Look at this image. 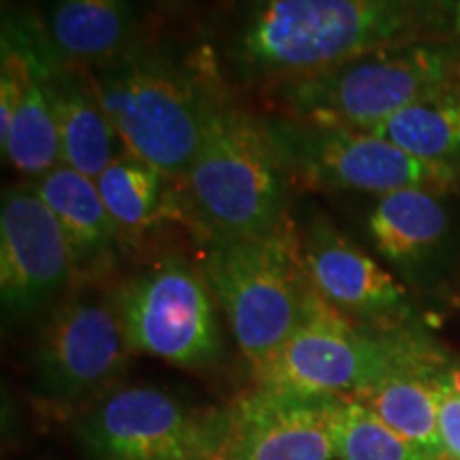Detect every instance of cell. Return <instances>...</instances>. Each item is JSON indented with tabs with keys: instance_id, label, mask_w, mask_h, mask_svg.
<instances>
[{
	"instance_id": "obj_16",
	"label": "cell",
	"mask_w": 460,
	"mask_h": 460,
	"mask_svg": "<svg viewBox=\"0 0 460 460\" xmlns=\"http://www.w3.org/2000/svg\"><path fill=\"white\" fill-rule=\"evenodd\" d=\"M41 22L56 56L84 71L111 65L146 39L135 0H49Z\"/></svg>"
},
{
	"instance_id": "obj_19",
	"label": "cell",
	"mask_w": 460,
	"mask_h": 460,
	"mask_svg": "<svg viewBox=\"0 0 460 460\" xmlns=\"http://www.w3.org/2000/svg\"><path fill=\"white\" fill-rule=\"evenodd\" d=\"M94 181L128 247L169 222L186 224L180 183L130 152L115 158Z\"/></svg>"
},
{
	"instance_id": "obj_6",
	"label": "cell",
	"mask_w": 460,
	"mask_h": 460,
	"mask_svg": "<svg viewBox=\"0 0 460 460\" xmlns=\"http://www.w3.org/2000/svg\"><path fill=\"white\" fill-rule=\"evenodd\" d=\"M199 269L252 369L269 360L322 303L305 273L295 216L262 237L199 239Z\"/></svg>"
},
{
	"instance_id": "obj_9",
	"label": "cell",
	"mask_w": 460,
	"mask_h": 460,
	"mask_svg": "<svg viewBox=\"0 0 460 460\" xmlns=\"http://www.w3.org/2000/svg\"><path fill=\"white\" fill-rule=\"evenodd\" d=\"M228 430V411L130 384L84 410L75 437L85 460H224Z\"/></svg>"
},
{
	"instance_id": "obj_7",
	"label": "cell",
	"mask_w": 460,
	"mask_h": 460,
	"mask_svg": "<svg viewBox=\"0 0 460 460\" xmlns=\"http://www.w3.org/2000/svg\"><path fill=\"white\" fill-rule=\"evenodd\" d=\"M109 295L132 354L192 371L220 365V307L186 254L164 252L119 279Z\"/></svg>"
},
{
	"instance_id": "obj_4",
	"label": "cell",
	"mask_w": 460,
	"mask_h": 460,
	"mask_svg": "<svg viewBox=\"0 0 460 460\" xmlns=\"http://www.w3.org/2000/svg\"><path fill=\"white\" fill-rule=\"evenodd\" d=\"M460 82V41L369 51L254 92L264 113L371 132L401 109Z\"/></svg>"
},
{
	"instance_id": "obj_2",
	"label": "cell",
	"mask_w": 460,
	"mask_h": 460,
	"mask_svg": "<svg viewBox=\"0 0 460 460\" xmlns=\"http://www.w3.org/2000/svg\"><path fill=\"white\" fill-rule=\"evenodd\" d=\"M211 109L203 143L180 181L186 226L199 239L271 234L295 216V177L262 115L230 99Z\"/></svg>"
},
{
	"instance_id": "obj_1",
	"label": "cell",
	"mask_w": 460,
	"mask_h": 460,
	"mask_svg": "<svg viewBox=\"0 0 460 460\" xmlns=\"http://www.w3.org/2000/svg\"><path fill=\"white\" fill-rule=\"evenodd\" d=\"M460 41V0H224L211 60L230 90L254 92L369 51Z\"/></svg>"
},
{
	"instance_id": "obj_17",
	"label": "cell",
	"mask_w": 460,
	"mask_h": 460,
	"mask_svg": "<svg viewBox=\"0 0 460 460\" xmlns=\"http://www.w3.org/2000/svg\"><path fill=\"white\" fill-rule=\"evenodd\" d=\"M62 164L96 180L115 158L128 152L101 105L88 71L56 56L49 75Z\"/></svg>"
},
{
	"instance_id": "obj_22",
	"label": "cell",
	"mask_w": 460,
	"mask_h": 460,
	"mask_svg": "<svg viewBox=\"0 0 460 460\" xmlns=\"http://www.w3.org/2000/svg\"><path fill=\"white\" fill-rule=\"evenodd\" d=\"M335 439L337 460H433L352 396L335 401Z\"/></svg>"
},
{
	"instance_id": "obj_5",
	"label": "cell",
	"mask_w": 460,
	"mask_h": 460,
	"mask_svg": "<svg viewBox=\"0 0 460 460\" xmlns=\"http://www.w3.org/2000/svg\"><path fill=\"white\" fill-rule=\"evenodd\" d=\"M446 367L437 343L407 324H362L322 301L252 377L273 393L356 396L393 377L435 376Z\"/></svg>"
},
{
	"instance_id": "obj_13",
	"label": "cell",
	"mask_w": 460,
	"mask_h": 460,
	"mask_svg": "<svg viewBox=\"0 0 460 460\" xmlns=\"http://www.w3.org/2000/svg\"><path fill=\"white\" fill-rule=\"evenodd\" d=\"M335 401L256 388L228 410L224 460H337Z\"/></svg>"
},
{
	"instance_id": "obj_12",
	"label": "cell",
	"mask_w": 460,
	"mask_h": 460,
	"mask_svg": "<svg viewBox=\"0 0 460 460\" xmlns=\"http://www.w3.org/2000/svg\"><path fill=\"white\" fill-rule=\"evenodd\" d=\"M298 252L314 290L337 312L362 324H405V290L393 273L356 245L318 209L295 217Z\"/></svg>"
},
{
	"instance_id": "obj_3",
	"label": "cell",
	"mask_w": 460,
	"mask_h": 460,
	"mask_svg": "<svg viewBox=\"0 0 460 460\" xmlns=\"http://www.w3.org/2000/svg\"><path fill=\"white\" fill-rule=\"evenodd\" d=\"M88 73L126 149L180 183L226 88L207 48L203 62H192L143 39L119 60Z\"/></svg>"
},
{
	"instance_id": "obj_18",
	"label": "cell",
	"mask_w": 460,
	"mask_h": 460,
	"mask_svg": "<svg viewBox=\"0 0 460 460\" xmlns=\"http://www.w3.org/2000/svg\"><path fill=\"white\" fill-rule=\"evenodd\" d=\"M56 51L43 31L41 15H34L28 48V73L13 122L0 137L4 163L13 166L24 180L37 181L62 164L54 107H51L49 75Z\"/></svg>"
},
{
	"instance_id": "obj_10",
	"label": "cell",
	"mask_w": 460,
	"mask_h": 460,
	"mask_svg": "<svg viewBox=\"0 0 460 460\" xmlns=\"http://www.w3.org/2000/svg\"><path fill=\"white\" fill-rule=\"evenodd\" d=\"M298 190L382 197L396 190L458 192L460 183L371 132L326 128L262 113Z\"/></svg>"
},
{
	"instance_id": "obj_11",
	"label": "cell",
	"mask_w": 460,
	"mask_h": 460,
	"mask_svg": "<svg viewBox=\"0 0 460 460\" xmlns=\"http://www.w3.org/2000/svg\"><path fill=\"white\" fill-rule=\"evenodd\" d=\"M75 286L60 224L32 181L15 183L0 203V298L7 320L48 314Z\"/></svg>"
},
{
	"instance_id": "obj_14",
	"label": "cell",
	"mask_w": 460,
	"mask_h": 460,
	"mask_svg": "<svg viewBox=\"0 0 460 460\" xmlns=\"http://www.w3.org/2000/svg\"><path fill=\"white\" fill-rule=\"evenodd\" d=\"M365 228L384 261L420 278L460 250V194L410 188L373 197Z\"/></svg>"
},
{
	"instance_id": "obj_8",
	"label": "cell",
	"mask_w": 460,
	"mask_h": 460,
	"mask_svg": "<svg viewBox=\"0 0 460 460\" xmlns=\"http://www.w3.org/2000/svg\"><path fill=\"white\" fill-rule=\"evenodd\" d=\"M130 354L111 295L99 284H75L45 314L34 337V399L56 413L88 410L115 388Z\"/></svg>"
},
{
	"instance_id": "obj_15",
	"label": "cell",
	"mask_w": 460,
	"mask_h": 460,
	"mask_svg": "<svg viewBox=\"0 0 460 460\" xmlns=\"http://www.w3.org/2000/svg\"><path fill=\"white\" fill-rule=\"evenodd\" d=\"M60 224L75 267V284H102L128 254L122 233L102 203L96 181L60 164L32 181Z\"/></svg>"
},
{
	"instance_id": "obj_21",
	"label": "cell",
	"mask_w": 460,
	"mask_h": 460,
	"mask_svg": "<svg viewBox=\"0 0 460 460\" xmlns=\"http://www.w3.org/2000/svg\"><path fill=\"white\" fill-rule=\"evenodd\" d=\"M441 373V371H439ZM435 376H402L352 396L433 460H447L439 433V388Z\"/></svg>"
},
{
	"instance_id": "obj_20",
	"label": "cell",
	"mask_w": 460,
	"mask_h": 460,
	"mask_svg": "<svg viewBox=\"0 0 460 460\" xmlns=\"http://www.w3.org/2000/svg\"><path fill=\"white\" fill-rule=\"evenodd\" d=\"M460 183V82L401 109L371 130Z\"/></svg>"
},
{
	"instance_id": "obj_23",
	"label": "cell",
	"mask_w": 460,
	"mask_h": 460,
	"mask_svg": "<svg viewBox=\"0 0 460 460\" xmlns=\"http://www.w3.org/2000/svg\"><path fill=\"white\" fill-rule=\"evenodd\" d=\"M439 433L447 460H460V367L447 365L437 377Z\"/></svg>"
}]
</instances>
